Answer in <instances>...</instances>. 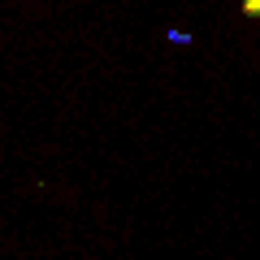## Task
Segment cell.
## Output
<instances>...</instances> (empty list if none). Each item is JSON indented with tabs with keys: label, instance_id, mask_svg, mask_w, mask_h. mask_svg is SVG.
Returning a JSON list of instances; mask_svg holds the SVG:
<instances>
[{
	"label": "cell",
	"instance_id": "1",
	"mask_svg": "<svg viewBox=\"0 0 260 260\" xmlns=\"http://www.w3.org/2000/svg\"><path fill=\"white\" fill-rule=\"evenodd\" d=\"M243 13L247 18H260V0H243Z\"/></svg>",
	"mask_w": 260,
	"mask_h": 260
}]
</instances>
